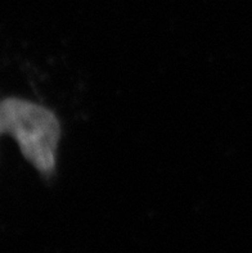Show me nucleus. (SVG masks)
Here are the masks:
<instances>
[{"instance_id":"nucleus-1","label":"nucleus","mask_w":252,"mask_h":253,"mask_svg":"<svg viewBox=\"0 0 252 253\" xmlns=\"http://www.w3.org/2000/svg\"><path fill=\"white\" fill-rule=\"evenodd\" d=\"M17 140L19 149L39 172L50 175L55 169V154L61 125L48 108L18 98L0 102V135Z\"/></svg>"}]
</instances>
